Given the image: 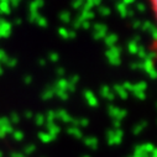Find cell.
<instances>
[{"label":"cell","mask_w":157,"mask_h":157,"mask_svg":"<svg viewBox=\"0 0 157 157\" xmlns=\"http://www.w3.org/2000/svg\"><path fill=\"white\" fill-rule=\"evenodd\" d=\"M148 3H150V6L152 9V14H153V17H155V21H156V27H157V0H148ZM153 52H155L156 62H157V37H156L155 45H153Z\"/></svg>","instance_id":"cell-1"}]
</instances>
